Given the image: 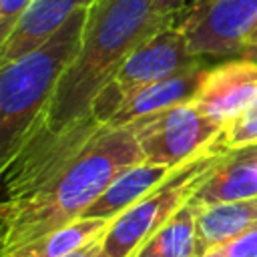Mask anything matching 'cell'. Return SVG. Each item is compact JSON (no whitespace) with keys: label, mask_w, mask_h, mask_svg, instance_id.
Masks as SVG:
<instances>
[{"label":"cell","mask_w":257,"mask_h":257,"mask_svg":"<svg viewBox=\"0 0 257 257\" xmlns=\"http://www.w3.org/2000/svg\"><path fill=\"white\" fill-rule=\"evenodd\" d=\"M145 161L128 126H104L68 165L34 191L4 199L0 255L52 233L84 215L112 179Z\"/></svg>","instance_id":"obj_2"},{"label":"cell","mask_w":257,"mask_h":257,"mask_svg":"<svg viewBox=\"0 0 257 257\" xmlns=\"http://www.w3.org/2000/svg\"><path fill=\"white\" fill-rule=\"evenodd\" d=\"M219 141L229 151L257 145V100L247 110H243L237 118L225 124V131Z\"/></svg>","instance_id":"obj_16"},{"label":"cell","mask_w":257,"mask_h":257,"mask_svg":"<svg viewBox=\"0 0 257 257\" xmlns=\"http://www.w3.org/2000/svg\"><path fill=\"white\" fill-rule=\"evenodd\" d=\"M251 44H257V20H255V24L251 26L249 34L245 36V44H243V48H245V46H251Z\"/></svg>","instance_id":"obj_22"},{"label":"cell","mask_w":257,"mask_h":257,"mask_svg":"<svg viewBox=\"0 0 257 257\" xmlns=\"http://www.w3.org/2000/svg\"><path fill=\"white\" fill-rule=\"evenodd\" d=\"M217 0H187L185 2V6H183V10H181V14H179V18H177V22L179 20H185V18H191V16H195V14H199V12H203V10H207L211 4H215Z\"/></svg>","instance_id":"obj_20"},{"label":"cell","mask_w":257,"mask_h":257,"mask_svg":"<svg viewBox=\"0 0 257 257\" xmlns=\"http://www.w3.org/2000/svg\"><path fill=\"white\" fill-rule=\"evenodd\" d=\"M94 0H32L16 18L12 30L0 40V64L16 60L44 44L80 8Z\"/></svg>","instance_id":"obj_9"},{"label":"cell","mask_w":257,"mask_h":257,"mask_svg":"<svg viewBox=\"0 0 257 257\" xmlns=\"http://www.w3.org/2000/svg\"><path fill=\"white\" fill-rule=\"evenodd\" d=\"M239 56H247V58H251V60H257V44L245 46V48L241 50V54H239Z\"/></svg>","instance_id":"obj_23"},{"label":"cell","mask_w":257,"mask_h":257,"mask_svg":"<svg viewBox=\"0 0 257 257\" xmlns=\"http://www.w3.org/2000/svg\"><path fill=\"white\" fill-rule=\"evenodd\" d=\"M143 159L177 169L219 143L225 124L205 114L193 100L175 104L126 124Z\"/></svg>","instance_id":"obj_6"},{"label":"cell","mask_w":257,"mask_h":257,"mask_svg":"<svg viewBox=\"0 0 257 257\" xmlns=\"http://www.w3.org/2000/svg\"><path fill=\"white\" fill-rule=\"evenodd\" d=\"M207 66H209L207 62H201L183 72H177L173 76H167L163 80H157L153 84H147L128 92L120 100L108 126H126L128 122L141 116H147L151 112L193 100L201 86Z\"/></svg>","instance_id":"obj_10"},{"label":"cell","mask_w":257,"mask_h":257,"mask_svg":"<svg viewBox=\"0 0 257 257\" xmlns=\"http://www.w3.org/2000/svg\"><path fill=\"white\" fill-rule=\"evenodd\" d=\"M201 257H257V225L209 249Z\"/></svg>","instance_id":"obj_17"},{"label":"cell","mask_w":257,"mask_h":257,"mask_svg":"<svg viewBox=\"0 0 257 257\" xmlns=\"http://www.w3.org/2000/svg\"><path fill=\"white\" fill-rule=\"evenodd\" d=\"M201 62H207V58H199L189 50L185 30L177 22H169L147 40H143L124 58L110 84L94 100L92 114L100 122L108 124L120 100L128 92L183 72Z\"/></svg>","instance_id":"obj_5"},{"label":"cell","mask_w":257,"mask_h":257,"mask_svg":"<svg viewBox=\"0 0 257 257\" xmlns=\"http://www.w3.org/2000/svg\"><path fill=\"white\" fill-rule=\"evenodd\" d=\"M175 169L167 165H157L149 161H139L118 173L112 183L102 191V195L84 211L82 217H98V219H114L124 209L141 201L149 191H153L159 183H163Z\"/></svg>","instance_id":"obj_12"},{"label":"cell","mask_w":257,"mask_h":257,"mask_svg":"<svg viewBox=\"0 0 257 257\" xmlns=\"http://www.w3.org/2000/svg\"><path fill=\"white\" fill-rule=\"evenodd\" d=\"M64 257H106V253H104L100 241H94V243H90L86 247H80V249H76V251H72Z\"/></svg>","instance_id":"obj_21"},{"label":"cell","mask_w":257,"mask_h":257,"mask_svg":"<svg viewBox=\"0 0 257 257\" xmlns=\"http://www.w3.org/2000/svg\"><path fill=\"white\" fill-rule=\"evenodd\" d=\"M110 225V219L98 217H80L52 233H46L12 253L0 257H64L80 247H86L94 241H100Z\"/></svg>","instance_id":"obj_14"},{"label":"cell","mask_w":257,"mask_h":257,"mask_svg":"<svg viewBox=\"0 0 257 257\" xmlns=\"http://www.w3.org/2000/svg\"><path fill=\"white\" fill-rule=\"evenodd\" d=\"M197 215L199 207L185 203L133 257H197Z\"/></svg>","instance_id":"obj_15"},{"label":"cell","mask_w":257,"mask_h":257,"mask_svg":"<svg viewBox=\"0 0 257 257\" xmlns=\"http://www.w3.org/2000/svg\"><path fill=\"white\" fill-rule=\"evenodd\" d=\"M257 225V197L199 207L197 257Z\"/></svg>","instance_id":"obj_13"},{"label":"cell","mask_w":257,"mask_h":257,"mask_svg":"<svg viewBox=\"0 0 257 257\" xmlns=\"http://www.w3.org/2000/svg\"><path fill=\"white\" fill-rule=\"evenodd\" d=\"M185 2L187 0H153V6L159 12H163V14H167V16L177 20L181 10H183V6H185Z\"/></svg>","instance_id":"obj_19"},{"label":"cell","mask_w":257,"mask_h":257,"mask_svg":"<svg viewBox=\"0 0 257 257\" xmlns=\"http://www.w3.org/2000/svg\"><path fill=\"white\" fill-rule=\"evenodd\" d=\"M229 149L215 143L211 149L179 165L163 183L149 191L141 201L114 217L100 239L106 257H133L141 245L155 235L207 181Z\"/></svg>","instance_id":"obj_4"},{"label":"cell","mask_w":257,"mask_h":257,"mask_svg":"<svg viewBox=\"0 0 257 257\" xmlns=\"http://www.w3.org/2000/svg\"><path fill=\"white\" fill-rule=\"evenodd\" d=\"M257 100V60L237 56L207 66L193 102L227 124Z\"/></svg>","instance_id":"obj_8"},{"label":"cell","mask_w":257,"mask_h":257,"mask_svg":"<svg viewBox=\"0 0 257 257\" xmlns=\"http://www.w3.org/2000/svg\"><path fill=\"white\" fill-rule=\"evenodd\" d=\"M253 197H257V147H245L227 151L191 201L197 207H207Z\"/></svg>","instance_id":"obj_11"},{"label":"cell","mask_w":257,"mask_h":257,"mask_svg":"<svg viewBox=\"0 0 257 257\" xmlns=\"http://www.w3.org/2000/svg\"><path fill=\"white\" fill-rule=\"evenodd\" d=\"M169 22L177 20L159 12L153 0H94L74 58L60 74L44 112L20 147L88 120L94 100L110 84L124 58Z\"/></svg>","instance_id":"obj_1"},{"label":"cell","mask_w":257,"mask_h":257,"mask_svg":"<svg viewBox=\"0 0 257 257\" xmlns=\"http://www.w3.org/2000/svg\"><path fill=\"white\" fill-rule=\"evenodd\" d=\"M90 8V6H88ZM88 8L76 10L58 32L24 56L0 64V157L22 145L44 112L60 74L74 58Z\"/></svg>","instance_id":"obj_3"},{"label":"cell","mask_w":257,"mask_h":257,"mask_svg":"<svg viewBox=\"0 0 257 257\" xmlns=\"http://www.w3.org/2000/svg\"><path fill=\"white\" fill-rule=\"evenodd\" d=\"M255 147H257V145H255Z\"/></svg>","instance_id":"obj_24"},{"label":"cell","mask_w":257,"mask_h":257,"mask_svg":"<svg viewBox=\"0 0 257 257\" xmlns=\"http://www.w3.org/2000/svg\"><path fill=\"white\" fill-rule=\"evenodd\" d=\"M32 0H0V40L12 30L16 18Z\"/></svg>","instance_id":"obj_18"},{"label":"cell","mask_w":257,"mask_h":257,"mask_svg":"<svg viewBox=\"0 0 257 257\" xmlns=\"http://www.w3.org/2000/svg\"><path fill=\"white\" fill-rule=\"evenodd\" d=\"M257 20V0H217L207 10L179 20L189 50L199 58L239 56Z\"/></svg>","instance_id":"obj_7"}]
</instances>
